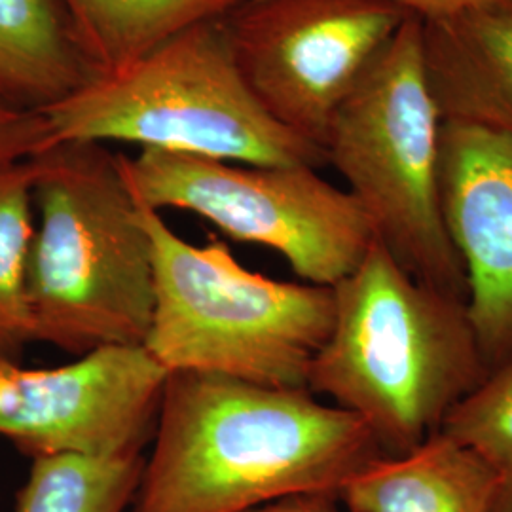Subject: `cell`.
I'll list each match as a JSON object with an SVG mask.
<instances>
[{
    "label": "cell",
    "mask_w": 512,
    "mask_h": 512,
    "mask_svg": "<svg viewBox=\"0 0 512 512\" xmlns=\"http://www.w3.org/2000/svg\"><path fill=\"white\" fill-rule=\"evenodd\" d=\"M384 456L363 421L306 387L171 372L129 512H249L338 497Z\"/></svg>",
    "instance_id": "1"
},
{
    "label": "cell",
    "mask_w": 512,
    "mask_h": 512,
    "mask_svg": "<svg viewBox=\"0 0 512 512\" xmlns=\"http://www.w3.org/2000/svg\"><path fill=\"white\" fill-rule=\"evenodd\" d=\"M332 291L334 323L308 389L363 421L384 456H404L488 374L467 306L408 274L376 239Z\"/></svg>",
    "instance_id": "2"
},
{
    "label": "cell",
    "mask_w": 512,
    "mask_h": 512,
    "mask_svg": "<svg viewBox=\"0 0 512 512\" xmlns=\"http://www.w3.org/2000/svg\"><path fill=\"white\" fill-rule=\"evenodd\" d=\"M35 160L38 226L27 264L35 342L78 357L143 346L154 262L120 154L99 143H57Z\"/></svg>",
    "instance_id": "3"
},
{
    "label": "cell",
    "mask_w": 512,
    "mask_h": 512,
    "mask_svg": "<svg viewBox=\"0 0 512 512\" xmlns=\"http://www.w3.org/2000/svg\"><path fill=\"white\" fill-rule=\"evenodd\" d=\"M139 205L154 262V311L145 348L171 372L306 387L334 323V291L247 270L211 239L194 245L162 213Z\"/></svg>",
    "instance_id": "4"
},
{
    "label": "cell",
    "mask_w": 512,
    "mask_h": 512,
    "mask_svg": "<svg viewBox=\"0 0 512 512\" xmlns=\"http://www.w3.org/2000/svg\"><path fill=\"white\" fill-rule=\"evenodd\" d=\"M57 143H131L249 165L321 169L327 152L256 101L219 19L202 21L118 73L95 76L40 110Z\"/></svg>",
    "instance_id": "5"
},
{
    "label": "cell",
    "mask_w": 512,
    "mask_h": 512,
    "mask_svg": "<svg viewBox=\"0 0 512 512\" xmlns=\"http://www.w3.org/2000/svg\"><path fill=\"white\" fill-rule=\"evenodd\" d=\"M442 124L421 19L408 16L338 110L325 152L374 239L418 281L467 302L465 272L440 209Z\"/></svg>",
    "instance_id": "6"
},
{
    "label": "cell",
    "mask_w": 512,
    "mask_h": 512,
    "mask_svg": "<svg viewBox=\"0 0 512 512\" xmlns=\"http://www.w3.org/2000/svg\"><path fill=\"white\" fill-rule=\"evenodd\" d=\"M135 200L181 209L228 238L268 247L311 285L346 279L374 243L363 207L308 165H249L143 148L120 154Z\"/></svg>",
    "instance_id": "7"
},
{
    "label": "cell",
    "mask_w": 512,
    "mask_h": 512,
    "mask_svg": "<svg viewBox=\"0 0 512 512\" xmlns=\"http://www.w3.org/2000/svg\"><path fill=\"white\" fill-rule=\"evenodd\" d=\"M408 16L393 0H241L219 25L256 101L325 150L338 110Z\"/></svg>",
    "instance_id": "8"
},
{
    "label": "cell",
    "mask_w": 512,
    "mask_h": 512,
    "mask_svg": "<svg viewBox=\"0 0 512 512\" xmlns=\"http://www.w3.org/2000/svg\"><path fill=\"white\" fill-rule=\"evenodd\" d=\"M167 374L145 346H105L54 368L0 361V437L31 459L143 454Z\"/></svg>",
    "instance_id": "9"
},
{
    "label": "cell",
    "mask_w": 512,
    "mask_h": 512,
    "mask_svg": "<svg viewBox=\"0 0 512 512\" xmlns=\"http://www.w3.org/2000/svg\"><path fill=\"white\" fill-rule=\"evenodd\" d=\"M440 209L467 279V313L488 370L512 357V139L444 120Z\"/></svg>",
    "instance_id": "10"
},
{
    "label": "cell",
    "mask_w": 512,
    "mask_h": 512,
    "mask_svg": "<svg viewBox=\"0 0 512 512\" xmlns=\"http://www.w3.org/2000/svg\"><path fill=\"white\" fill-rule=\"evenodd\" d=\"M421 42L442 118L512 139V12L421 19Z\"/></svg>",
    "instance_id": "11"
},
{
    "label": "cell",
    "mask_w": 512,
    "mask_h": 512,
    "mask_svg": "<svg viewBox=\"0 0 512 512\" xmlns=\"http://www.w3.org/2000/svg\"><path fill=\"white\" fill-rule=\"evenodd\" d=\"M495 476L442 433L404 456H380L349 480L338 501L349 512H492Z\"/></svg>",
    "instance_id": "12"
},
{
    "label": "cell",
    "mask_w": 512,
    "mask_h": 512,
    "mask_svg": "<svg viewBox=\"0 0 512 512\" xmlns=\"http://www.w3.org/2000/svg\"><path fill=\"white\" fill-rule=\"evenodd\" d=\"M92 78L55 0H0V99L44 110Z\"/></svg>",
    "instance_id": "13"
},
{
    "label": "cell",
    "mask_w": 512,
    "mask_h": 512,
    "mask_svg": "<svg viewBox=\"0 0 512 512\" xmlns=\"http://www.w3.org/2000/svg\"><path fill=\"white\" fill-rule=\"evenodd\" d=\"M241 0H55L95 76L118 73L184 29Z\"/></svg>",
    "instance_id": "14"
},
{
    "label": "cell",
    "mask_w": 512,
    "mask_h": 512,
    "mask_svg": "<svg viewBox=\"0 0 512 512\" xmlns=\"http://www.w3.org/2000/svg\"><path fill=\"white\" fill-rule=\"evenodd\" d=\"M143 465V454L35 458L16 512H129Z\"/></svg>",
    "instance_id": "15"
},
{
    "label": "cell",
    "mask_w": 512,
    "mask_h": 512,
    "mask_svg": "<svg viewBox=\"0 0 512 512\" xmlns=\"http://www.w3.org/2000/svg\"><path fill=\"white\" fill-rule=\"evenodd\" d=\"M37 160L0 167V361L19 363L35 342L27 264L35 236Z\"/></svg>",
    "instance_id": "16"
},
{
    "label": "cell",
    "mask_w": 512,
    "mask_h": 512,
    "mask_svg": "<svg viewBox=\"0 0 512 512\" xmlns=\"http://www.w3.org/2000/svg\"><path fill=\"white\" fill-rule=\"evenodd\" d=\"M440 433L471 450L494 473L492 512H512V357L488 370L448 412Z\"/></svg>",
    "instance_id": "17"
},
{
    "label": "cell",
    "mask_w": 512,
    "mask_h": 512,
    "mask_svg": "<svg viewBox=\"0 0 512 512\" xmlns=\"http://www.w3.org/2000/svg\"><path fill=\"white\" fill-rule=\"evenodd\" d=\"M54 145L52 129L40 110L0 99V167L37 158Z\"/></svg>",
    "instance_id": "18"
},
{
    "label": "cell",
    "mask_w": 512,
    "mask_h": 512,
    "mask_svg": "<svg viewBox=\"0 0 512 512\" xmlns=\"http://www.w3.org/2000/svg\"><path fill=\"white\" fill-rule=\"evenodd\" d=\"M420 19L454 18L463 14L512 12V0H393Z\"/></svg>",
    "instance_id": "19"
},
{
    "label": "cell",
    "mask_w": 512,
    "mask_h": 512,
    "mask_svg": "<svg viewBox=\"0 0 512 512\" xmlns=\"http://www.w3.org/2000/svg\"><path fill=\"white\" fill-rule=\"evenodd\" d=\"M338 503L332 495H296L249 512H342Z\"/></svg>",
    "instance_id": "20"
}]
</instances>
